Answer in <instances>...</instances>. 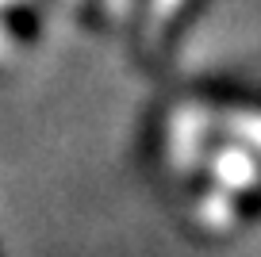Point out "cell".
<instances>
[{
	"mask_svg": "<svg viewBox=\"0 0 261 257\" xmlns=\"http://www.w3.org/2000/svg\"><path fill=\"white\" fill-rule=\"evenodd\" d=\"M204 131H207V119L200 112H192V108L177 112L173 123H169V150H173V158L177 161H196Z\"/></svg>",
	"mask_w": 261,
	"mask_h": 257,
	"instance_id": "7a4b0ae2",
	"label": "cell"
},
{
	"mask_svg": "<svg viewBox=\"0 0 261 257\" xmlns=\"http://www.w3.org/2000/svg\"><path fill=\"white\" fill-rule=\"evenodd\" d=\"M108 4H112V12H123V8H127V0H108Z\"/></svg>",
	"mask_w": 261,
	"mask_h": 257,
	"instance_id": "52a82bcc",
	"label": "cell"
},
{
	"mask_svg": "<svg viewBox=\"0 0 261 257\" xmlns=\"http://www.w3.org/2000/svg\"><path fill=\"white\" fill-rule=\"evenodd\" d=\"M212 173H215V185L227 188V192H242V188H253L257 181V161L246 146H227L212 158Z\"/></svg>",
	"mask_w": 261,
	"mask_h": 257,
	"instance_id": "6da1fadb",
	"label": "cell"
},
{
	"mask_svg": "<svg viewBox=\"0 0 261 257\" xmlns=\"http://www.w3.org/2000/svg\"><path fill=\"white\" fill-rule=\"evenodd\" d=\"M180 4H185V0H150V16H146V31H150V39H158V35H162V27L169 23L173 16H177Z\"/></svg>",
	"mask_w": 261,
	"mask_h": 257,
	"instance_id": "277c9868",
	"label": "cell"
},
{
	"mask_svg": "<svg viewBox=\"0 0 261 257\" xmlns=\"http://www.w3.org/2000/svg\"><path fill=\"white\" fill-rule=\"evenodd\" d=\"M200 219H204L207 226H215V230H223V226L234 223V203H230L227 188H215V192L200 203Z\"/></svg>",
	"mask_w": 261,
	"mask_h": 257,
	"instance_id": "3957f363",
	"label": "cell"
},
{
	"mask_svg": "<svg viewBox=\"0 0 261 257\" xmlns=\"http://www.w3.org/2000/svg\"><path fill=\"white\" fill-rule=\"evenodd\" d=\"M230 131H234V135H242L250 150H257V153H261V112L234 115V119H230Z\"/></svg>",
	"mask_w": 261,
	"mask_h": 257,
	"instance_id": "5b68a950",
	"label": "cell"
},
{
	"mask_svg": "<svg viewBox=\"0 0 261 257\" xmlns=\"http://www.w3.org/2000/svg\"><path fill=\"white\" fill-rule=\"evenodd\" d=\"M8 4H16V0H0V12L8 8ZM12 54V39H8V31H4V19H0V62Z\"/></svg>",
	"mask_w": 261,
	"mask_h": 257,
	"instance_id": "8992f818",
	"label": "cell"
}]
</instances>
